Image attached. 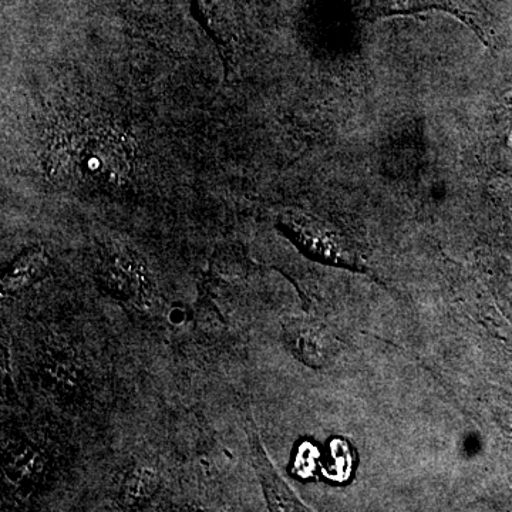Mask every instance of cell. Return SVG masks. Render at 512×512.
Instances as JSON below:
<instances>
[{
    "instance_id": "obj_3",
    "label": "cell",
    "mask_w": 512,
    "mask_h": 512,
    "mask_svg": "<svg viewBox=\"0 0 512 512\" xmlns=\"http://www.w3.org/2000/svg\"><path fill=\"white\" fill-rule=\"evenodd\" d=\"M285 339L293 355L311 367L325 366L335 353L332 335L315 320H292L286 325Z\"/></svg>"
},
{
    "instance_id": "obj_6",
    "label": "cell",
    "mask_w": 512,
    "mask_h": 512,
    "mask_svg": "<svg viewBox=\"0 0 512 512\" xmlns=\"http://www.w3.org/2000/svg\"><path fill=\"white\" fill-rule=\"evenodd\" d=\"M494 126L497 137L507 150H510L512 158V87L504 94L494 114Z\"/></svg>"
},
{
    "instance_id": "obj_5",
    "label": "cell",
    "mask_w": 512,
    "mask_h": 512,
    "mask_svg": "<svg viewBox=\"0 0 512 512\" xmlns=\"http://www.w3.org/2000/svg\"><path fill=\"white\" fill-rule=\"evenodd\" d=\"M47 266V255L42 248H33L16 259L3 276V289L18 292L32 285Z\"/></svg>"
},
{
    "instance_id": "obj_2",
    "label": "cell",
    "mask_w": 512,
    "mask_h": 512,
    "mask_svg": "<svg viewBox=\"0 0 512 512\" xmlns=\"http://www.w3.org/2000/svg\"><path fill=\"white\" fill-rule=\"evenodd\" d=\"M249 446H251L252 463L258 474L259 481L266 494L269 507L272 511H308L305 504L293 494L291 488L286 485L282 477L276 473L271 460L266 456L264 446L259 440L258 431L255 429V424L249 420L247 427Z\"/></svg>"
},
{
    "instance_id": "obj_4",
    "label": "cell",
    "mask_w": 512,
    "mask_h": 512,
    "mask_svg": "<svg viewBox=\"0 0 512 512\" xmlns=\"http://www.w3.org/2000/svg\"><path fill=\"white\" fill-rule=\"evenodd\" d=\"M299 239L306 249L313 254L322 256L328 262L333 264L355 266L356 259L353 258L352 251L346 247L345 242L340 239L335 232H330L325 227L308 222L295 228Z\"/></svg>"
},
{
    "instance_id": "obj_1",
    "label": "cell",
    "mask_w": 512,
    "mask_h": 512,
    "mask_svg": "<svg viewBox=\"0 0 512 512\" xmlns=\"http://www.w3.org/2000/svg\"><path fill=\"white\" fill-rule=\"evenodd\" d=\"M446 12L468 26L481 42L493 46L487 15L477 0H370L366 19L376 22L393 16H410L417 13Z\"/></svg>"
}]
</instances>
